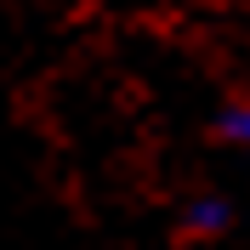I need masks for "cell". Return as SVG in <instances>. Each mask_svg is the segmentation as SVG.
<instances>
[{
  "label": "cell",
  "instance_id": "cell-1",
  "mask_svg": "<svg viewBox=\"0 0 250 250\" xmlns=\"http://www.w3.org/2000/svg\"><path fill=\"white\" fill-rule=\"evenodd\" d=\"M188 228H199V233H216V228H228V205H222V199H199L193 210H188Z\"/></svg>",
  "mask_w": 250,
  "mask_h": 250
},
{
  "label": "cell",
  "instance_id": "cell-2",
  "mask_svg": "<svg viewBox=\"0 0 250 250\" xmlns=\"http://www.w3.org/2000/svg\"><path fill=\"white\" fill-rule=\"evenodd\" d=\"M222 131H228V137H239V142H250V103L222 114Z\"/></svg>",
  "mask_w": 250,
  "mask_h": 250
}]
</instances>
